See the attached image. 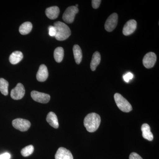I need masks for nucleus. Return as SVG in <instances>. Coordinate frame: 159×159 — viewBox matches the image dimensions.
Masks as SVG:
<instances>
[{"instance_id": "423d86ee", "label": "nucleus", "mask_w": 159, "mask_h": 159, "mask_svg": "<svg viewBox=\"0 0 159 159\" xmlns=\"http://www.w3.org/2000/svg\"><path fill=\"white\" fill-rule=\"evenodd\" d=\"M31 97L34 101L42 103H48L51 99V97L48 94L36 91L31 92Z\"/></svg>"}, {"instance_id": "f3484780", "label": "nucleus", "mask_w": 159, "mask_h": 159, "mask_svg": "<svg viewBox=\"0 0 159 159\" xmlns=\"http://www.w3.org/2000/svg\"><path fill=\"white\" fill-rule=\"evenodd\" d=\"M101 61V56L99 52L96 51L94 53L92 57L90 64V67L92 71H95L97 66L99 65Z\"/></svg>"}, {"instance_id": "9d476101", "label": "nucleus", "mask_w": 159, "mask_h": 159, "mask_svg": "<svg viewBox=\"0 0 159 159\" xmlns=\"http://www.w3.org/2000/svg\"><path fill=\"white\" fill-rule=\"evenodd\" d=\"M137 23L136 21L134 20H131L125 23V25L123 27V34L124 35H127L134 33V31L136 29Z\"/></svg>"}, {"instance_id": "6ab92c4d", "label": "nucleus", "mask_w": 159, "mask_h": 159, "mask_svg": "<svg viewBox=\"0 0 159 159\" xmlns=\"http://www.w3.org/2000/svg\"><path fill=\"white\" fill-rule=\"evenodd\" d=\"M32 29V24L30 22H26L23 23L20 26L19 31L21 34L25 35L30 33Z\"/></svg>"}, {"instance_id": "20e7f679", "label": "nucleus", "mask_w": 159, "mask_h": 159, "mask_svg": "<svg viewBox=\"0 0 159 159\" xmlns=\"http://www.w3.org/2000/svg\"><path fill=\"white\" fill-rule=\"evenodd\" d=\"M79 10L75 6H70L67 8L62 16L63 20L66 23L71 24L74 22L76 14L78 13Z\"/></svg>"}, {"instance_id": "4be33fe9", "label": "nucleus", "mask_w": 159, "mask_h": 159, "mask_svg": "<svg viewBox=\"0 0 159 159\" xmlns=\"http://www.w3.org/2000/svg\"><path fill=\"white\" fill-rule=\"evenodd\" d=\"M34 147L32 145H29L23 148L21 151V153L23 157H27L31 155L34 152Z\"/></svg>"}, {"instance_id": "a878e982", "label": "nucleus", "mask_w": 159, "mask_h": 159, "mask_svg": "<svg viewBox=\"0 0 159 159\" xmlns=\"http://www.w3.org/2000/svg\"><path fill=\"white\" fill-rule=\"evenodd\" d=\"M129 159H143L142 157L140 156L136 152H132L130 154L129 157Z\"/></svg>"}, {"instance_id": "39448f33", "label": "nucleus", "mask_w": 159, "mask_h": 159, "mask_svg": "<svg viewBox=\"0 0 159 159\" xmlns=\"http://www.w3.org/2000/svg\"><path fill=\"white\" fill-rule=\"evenodd\" d=\"M12 124L15 128L22 132L28 130L31 125V122L29 120L20 118L13 120Z\"/></svg>"}, {"instance_id": "6e6552de", "label": "nucleus", "mask_w": 159, "mask_h": 159, "mask_svg": "<svg viewBox=\"0 0 159 159\" xmlns=\"http://www.w3.org/2000/svg\"><path fill=\"white\" fill-rule=\"evenodd\" d=\"M25 87L22 84L18 83L16 87L12 89L11 92V97L15 100L21 99L25 95Z\"/></svg>"}, {"instance_id": "7ed1b4c3", "label": "nucleus", "mask_w": 159, "mask_h": 159, "mask_svg": "<svg viewBox=\"0 0 159 159\" xmlns=\"http://www.w3.org/2000/svg\"><path fill=\"white\" fill-rule=\"evenodd\" d=\"M114 99L117 107L124 112H129L132 110V107L129 102L121 94L116 93L114 95Z\"/></svg>"}, {"instance_id": "aec40b11", "label": "nucleus", "mask_w": 159, "mask_h": 159, "mask_svg": "<svg viewBox=\"0 0 159 159\" xmlns=\"http://www.w3.org/2000/svg\"><path fill=\"white\" fill-rule=\"evenodd\" d=\"M64 55V49L61 47H58L55 49L54 56L56 62L60 63L62 61Z\"/></svg>"}, {"instance_id": "1a4fd4ad", "label": "nucleus", "mask_w": 159, "mask_h": 159, "mask_svg": "<svg viewBox=\"0 0 159 159\" xmlns=\"http://www.w3.org/2000/svg\"><path fill=\"white\" fill-rule=\"evenodd\" d=\"M156 61V54L153 52H149L145 54L143 58V65L146 68H151L155 65Z\"/></svg>"}, {"instance_id": "f8f14e48", "label": "nucleus", "mask_w": 159, "mask_h": 159, "mask_svg": "<svg viewBox=\"0 0 159 159\" xmlns=\"http://www.w3.org/2000/svg\"><path fill=\"white\" fill-rule=\"evenodd\" d=\"M48 71L47 66L45 65H41L39 66L37 74H36V78L40 82H43L48 79Z\"/></svg>"}, {"instance_id": "393cba45", "label": "nucleus", "mask_w": 159, "mask_h": 159, "mask_svg": "<svg viewBox=\"0 0 159 159\" xmlns=\"http://www.w3.org/2000/svg\"><path fill=\"white\" fill-rule=\"evenodd\" d=\"M101 2V1H100V0H93L92 1V6L94 9H98L99 6H100Z\"/></svg>"}, {"instance_id": "f03ea898", "label": "nucleus", "mask_w": 159, "mask_h": 159, "mask_svg": "<svg viewBox=\"0 0 159 159\" xmlns=\"http://www.w3.org/2000/svg\"><path fill=\"white\" fill-rule=\"evenodd\" d=\"M54 26L56 30L55 37L57 40H65L71 35L70 29L65 23L60 21L56 22L54 23Z\"/></svg>"}, {"instance_id": "5701e85b", "label": "nucleus", "mask_w": 159, "mask_h": 159, "mask_svg": "<svg viewBox=\"0 0 159 159\" xmlns=\"http://www.w3.org/2000/svg\"><path fill=\"white\" fill-rule=\"evenodd\" d=\"M133 77V74H132L130 72H128V73H126L123 77L124 80H125V82L127 83L129 82V80L132 79Z\"/></svg>"}, {"instance_id": "dca6fc26", "label": "nucleus", "mask_w": 159, "mask_h": 159, "mask_svg": "<svg viewBox=\"0 0 159 159\" xmlns=\"http://www.w3.org/2000/svg\"><path fill=\"white\" fill-rule=\"evenodd\" d=\"M23 58V53L21 51H16L11 53L10 55L9 60L11 64L15 65L20 62Z\"/></svg>"}, {"instance_id": "a211bd4d", "label": "nucleus", "mask_w": 159, "mask_h": 159, "mask_svg": "<svg viewBox=\"0 0 159 159\" xmlns=\"http://www.w3.org/2000/svg\"><path fill=\"white\" fill-rule=\"evenodd\" d=\"M74 59L77 64H79L81 62L82 59V53L81 48L77 45H75L73 48Z\"/></svg>"}, {"instance_id": "f257e3e1", "label": "nucleus", "mask_w": 159, "mask_h": 159, "mask_svg": "<svg viewBox=\"0 0 159 159\" xmlns=\"http://www.w3.org/2000/svg\"><path fill=\"white\" fill-rule=\"evenodd\" d=\"M100 122L101 118L100 116L95 113H91L85 117L84 124L88 131L93 133L98 129Z\"/></svg>"}, {"instance_id": "9b49d317", "label": "nucleus", "mask_w": 159, "mask_h": 159, "mask_svg": "<svg viewBox=\"0 0 159 159\" xmlns=\"http://www.w3.org/2000/svg\"><path fill=\"white\" fill-rule=\"evenodd\" d=\"M55 159H74L73 155L70 150L63 147L57 149L55 155Z\"/></svg>"}, {"instance_id": "2eb2a0df", "label": "nucleus", "mask_w": 159, "mask_h": 159, "mask_svg": "<svg viewBox=\"0 0 159 159\" xmlns=\"http://www.w3.org/2000/svg\"><path fill=\"white\" fill-rule=\"evenodd\" d=\"M46 120L50 125L54 128L57 129L59 127L57 116L53 112H50L48 114Z\"/></svg>"}, {"instance_id": "ddd939ff", "label": "nucleus", "mask_w": 159, "mask_h": 159, "mask_svg": "<svg viewBox=\"0 0 159 159\" xmlns=\"http://www.w3.org/2000/svg\"><path fill=\"white\" fill-rule=\"evenodd\" d=\"M46 15L48 18L51 20L57 18L59 14L60 10L57 6H52L47 8L46 10Z\"/></svg>"}, {"instance_id": "0eeeda50", "label": "nucleus", "mask_w": 159, "mask_h": 159, "mask_svg": "<svg viewBox=\"0 0 159 159\" xmlns=\"http://www.w3.org/2000/svg\"><path fill=\"white\" fill-rule=\"evenodd\" d=\"M118 16L117 13L111 15L107 20L105 24V29L108 32L113 31L118 24Z\"/></svg>"}, {"instance_id": "4468645a", "label": "nucleus", "mask_w": 159, "mask_h": 159, "mask_svg": "<svg viewBox=\"0 0 159 159\" xmlns=\"http://www.w3.org/2000/svg\"><path fill=\"white\" fill-rule=\"evenodd\" d=\"M141 130L142 132V137L144 139L149 141H152L153 139V135L151 132L150 127L149 125L145 123L142 125Z\"/></svg>"}, {"instance_id": "bb28decb", "label": "nucleus", "mask_w": 159, "mask_h": 159, "mask_svg": "<svg viewBox=\"0 0 159 159\" xmlns=\"http://www.w3.org/2000/svg\"><path fill=\"white\" fill-rule=\"evenodd\" d=\"M10 158H11V155L8 152L0 155V159H10Z\"/></svg>"}, {"instance_id": "412c9836", "label": "nucleus", "mask_w": 159, "mask_h": 159, "mask_svg": "<svg viewBox=\"0 0 159 159\" xmlns=\"http://www.w3.org/2000/svg\"><path fill=\"white\" fill-rule=\"evenodd\" d=\"M9 82L4 78H0V91L4 96L8 94Z\"/></svg>"}, {"instance_id": "b1692460", "label": "nucleus", "mask_w": 159, "mask_h": 159, "mask_svg": "<svg viewBox=\"0 0 159 159\" xmlns=\"http://www.w3.org/2000/svg\"><path fill=\"white\" fill-rule=\"evenodd\" d=\"M49 34L51 37H55L56 34V30L54 26H49L48 28Z\"/></svg>"}]
</instances>
